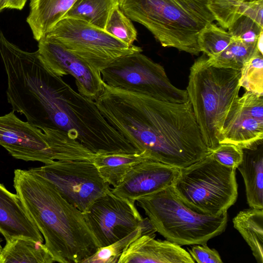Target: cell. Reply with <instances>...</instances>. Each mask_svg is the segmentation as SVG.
Returning a JSON list of instances; mask_svg holds the SVG:
<instances>
[{"instance_id": "cell-23", "label": "cell", "mask_w": 263, "mask_h": 263, "mask_svg": "<svg viewBox=\"0 0 263 263\" xmlns=\"http://www.w3.org/2000/svg\"><path fill=\"white\" fill-rule=\"evenodd\" d=\"M117 5L115 0H77L64 18L80 20L104 30L111 10Z\"/></svg>"}, {"instance_id": "cell-32", "label": "cell", "mask_w": 263, "mask_h": 263, "mask_svg": "<svg viewBox=\"0 0 263 263\" xmlns=\"http://www.w3.org/2000/svg\"><path fill=\"white\" fill-rule=\"evenodd\" d=\"M189 253L195 261L198 263H222L223 261L218 252L214 249H210L206 243L195 245Z\"/></svg>"}, {"instance_id": "cell-17", "label": "cell", "mask_w": 263, "mask_h": 263, "mask_svg": "<svg viewBox=\"0 0 263 263\" xmlns=\"http://www.w3.org/2000/svg\"><path fill=\"white\" fill-rule=\"evenodd\" d=\"M0 233L8 242L25 238L44 242L43 237L25 210L18 196L0 183Z\"/></svg>"}, {"instance_id": "cell-15", "label": "cell", "mask_w": 263, "mask_h": 263, "mask_svg": "<svg viewBox=\"0 0 263 263\" xmlns=\"http://www.w3.org/2000/svg\"><path fill=\"white\" fill-rule=\"evenodd\" d=\"M179 172L178 168L146 160L137 164L111 191L120 197L136 202L140 198L172 186Z\"/></svg>"}, {"instance_id": "cell-33", "label": "cell", "mask_w": 263, "mask_h": 263, "mask_svg": "<svg viewBox=\"0 0 263 263\" xmlns=\"http://www.w3.org/2000/svg\"><path fill=\"white\" fill-rule=\"evenodd\" d=\"M263 0H252L244 2L240 8L239 14L246 16L263 28Z\"/></svg>"}, {"instance_id": "cell-30", "label": "cell", "mask_w": 263, "mask_h": 263, "mask_svg": "<svg viewBox=\"0 0 263 263\" xmlns=\"http://www.w3.org/2000/svg\"><path fill=\"white\" fill-rule=\"evenodd\" d=\"M228 32L234 39L246 44L256 45L257 39L263 28L260 27L250 18L241 16L228 28Z\"/></svg>"}, {"instance_id": "cell-21", "label": "cell", "mask_w": 263, "mask_h": 263, "mask_svg": "<svg viewBox=\"0 0 263 263\" xmlns=\"http://www.w3.org/2000/svg\"><path fill=\"white\" fill-rule=\"evenodd\" d=\"M234 227L250 247L258 263H263V209L240 211L233 219Z\"/></svg>"}, {"instance_id": "cell-35", "label": "cell", "mask_w": 263, "mask_h": 263, "mask_svg": "<svg viewBox=\"0 0 263 263\" xmlns=\"http://www.w3.org/2000/svg\"><path fill=\"white\" fill-rule=\"evenodd\" d=\"M263 47V31L261 32L256 42V48L261 53Z\"/></svg>"}, {"instance_id": "cell-34", "label": "cell", "mask_w": 263, "mask_h": 263, "mask_svg": "<svg viewBox=\"0 0 263 263\" xmlns=\"http://www.w3.org/2000/svg\"><path fill=\"white\" fill-rule=\"evenodd\" d=\"M27 0H3L4 8L22 10Z\"/></svg>"}, {"instance_id": "cell-27", "label": "cell", "mask_w": 263, "mask_h": 263, "mask_svg": "<svg viewBox=\"0 0 263 263\" xmlns=\"http://www.w3.org/2000/svg\"><path fill=\"white\" fill-rule=\"evenodd\" d=\"M239 84L246 91L263 96V54L257 49L241 68Z\"/></svg>"}, {"instance_id": "cell-36", "label": "cell", "mask_w": 263, "mask_h": 263, "mask_svg": "<svg viewBox=\"0 0 263 263\" xmlns=\"http://www.w3.org/2000/svg\"><path fill=\"white\" fill-rule=\"evenodd\" d=\"M4 6L3 4V0H0V12L4 9Z\"/></svg>"}, {"instance_id": "cell-22", "label": "cell", "mask_w": 263, "mask_h": 263, "mask_svg": "<svg viewBox=\"0 0 263 263\" xmlns=\"http://www.w3.org/2000/svg\"><path fill=\"white\" fill-rule=\"evenodd\" d=\"M54 261L44 243L15 238L3 248L1 263H52Z\"/></svg>"}, {"instance_id": "cell-26", "label": "cell", "mask_w": 263, "mask_h": 263, "mask_svg": "<svg viewBox=\"0 0 263 263\" xmlns=\"http://www.w3.org/2000/svg\"><path fill=\"white\" fill-rule=\"evenodd\" d=\"M232 40L228 31L212 23L200 32L197 41L201 52L209 58H215L229 46Z\"/></svg>"}, {"instance_id": "cell-7", "label": "cell", "mask_w": 263, "mask_h": 263, "mask_svg": "<svg viewBox=\"0 0 263 263\" xmlns=\"http://www.w3.org/2000/svg\"><path fill=\"white\" fill-rule=\"evenodd\" d=\"M236 168L223 166L210 154L180 169L172 187L181 200L201 214L220 216L236 202Z\"/></svg>"}, {"instance_id": "cell-2", "label": "cell", "mask_w": 263, "mask_h": 263, "mask_svg": "<svg viewBox=\"0 0 263 263\" xmlns=\"http://www.w3.org/2000/svg\"><path fill=\"white\" fill-rule=\"evenodd\" d=\"M95 102L107 122L152 160L180 169L212 153L189 100L183 103L162 101L103 82Z\"/></svg>"}, {"instance_id": "cell-37", "label": "cell", "mask_w": 263, "mask_h": 263, "mask_svg": "<svg viewBox=\"0 0 263 263\" xmlns=\"http://www.w3.org/2000/svg\"><path fill=\"white\" fill-rule=\"evenodd\" d=\"M119 6L123 3L124 0H115Z\"/></svg>"}, {"instance_id": "cell-6", "label": "cell", "mask_w": 263, "mask_h": 263, "mask_svg": "<svg viewBox=\"0 0 263 263\" xmlns=\"http://www.w3.org/2000/svg\"><path fill=\"white\" fill-rule=\"evenodd\" d=\"M136 201L156 232L180 246L205 244L227 227V212L220 216L197 213L181 200L172 186Z\"/></svg>"}, {"instance_id": "cell-14", "label": "cell", "mask_w": 263, "mask_h": 263, "mask_svg": "<svg viewBox=\"0 0 263 263\" xmlns=\"http://www.w3.org/2000/svg\"><path fill=\"white\" fill-rule=\"evenodd\" d=\"M263 139V96L246 91L230 108L220 132L219 143L249 148Z\"/></svg>"}, {"instance_id": "cell-9", "label": "cell", "mask_w": 263, "mask_h": 263, "mask_svg": "<svg viewBox=\"0 0 263 263\" xmlns=\"http://www.w3.org/2000/svg\"><path fill=\"white\" fill-rule=\"evenodd\" d=\"M100 73L103 81L112 87L173 103L189 100L186 90L171 82L163 67L142 52L118 59Z\"/></svg>"}, {"instance_id": "cell-25", "label": "cell", "mask_w": 263, "mask_h": 263, "mask_svg": "<svg viewBox=\"0 0 263 263\" xmlns=\"http://www.w3.org/2000/svg\"><path fill=\"white\" fill-rule=\"evenodd\" d=\"M256 50V45H249L233 37L223 51L215 58H209V60L216 67L240 70Z\"/></svg>"}, {"instance_id": "cell-11", "label": "cell", "mask_w": 263, "mask_h": 263, "mask_svg": "<svg viewBox=\"0 0 263 263\" xmlns=\"http://www.w3.org/2000/svg\"><path fill=\"white\" fill-rule=\"evenodd\" d=\"M29 170L52 184L65 200L83 213L111 189L89 160H57Z\"/></svg>"}, {"instance_id": "cell-12", "label": "cell", "mask_w": 263, "mask_h": 263, "mask_svg": "<svg viewBox=\"0 0 263 263\" xmlns=\"http://www.w3.org/2000/svg\"><path fill=\"white\" fill-rule=\"evenodd\" d=\"M135 203L116 195L110 190L83 213L100 247L121 239L147 221L148 218H143Z\"/></svg>"}, {"instance_id": "cell-29", "label": "cell", "mask_w": 263, "mask_h": 263, "mask_svg": "<svg viewBox=\"0 0 263 263\" xmlns=\"http://www.w3.org/2000/svg\"><path fill=\"white\" fill-rule=\"evenodd\" d=\"M208 6L215 20L224 29L230 28L241 16L242 4L252 0H207Z\"/></svg>"}, {"instance_id": "cell-13", "label": "cell", "mask_w": 263, "mask_h": 263, "mask_svg": "<svg viewBox=\"0 0 263 263\" xmlns=\"http://www.w3.org/2000/svg\"><path fill=\"white\" fill-rule=\"evenodd\" d=\"M37 42L39 55L51 71L61 77L71 75L78 92L94 101L98 99L103 87L100 72L51 37Z\"/></svg>"}, {"instance_id": "cell-5", "label": "cell", "mask_w": 263, "mask_h": 263, "mask_svg": "<svg viewBox=\"0 0 263 263\" xmlns=\"http://www.w3.org/2000/svg\"><path fill=\"white\" fill-rule=\"evenodd\" d=\"M240 76V70L213 66L204 53L190 67L186 90L203 140L211 151L219 144L226 117L239 97Z\"/></svg>"}, {"instance_id": "cell-16", "label": "cell", "mask_w": 263, "mask_h": 263, "mask_svg": "<svg viewBox=\"0 0 263 263\" xmlns=\"http://www.w3.org/2000/svg\"><path fill=\"white\" fill-rule=\"evenodd\" d=\"M143 235L125 249L118 263H194L190 253L181 246Z\"/></svg>"}, {"instance_id": "cell-4", "label": "cell", "mask_w": 263, "mask_h": 263, "mask_svg": "<svg viewBox=\"0 0 263 263\" xmlns=\"http://www.w3.org/2000/svg\"><path fill=\"white\" fill-rule=\"evenodd\" d=\"M119 7L163 47L195 55L201 52L199 33L215 21L207 0H124Z\"/></svg>"}, {"instance_id": "cell-1", "label": "cell", "mask_w": 263, "mask_h": 263, "mask_svg": "<svg viewBox=\"0 0 263 263\" xmlns=\"http://www.w3.org/2000/svg\"><path fill=\"white\" fill-rule=\"evenodd\" d=\"M13 112L43 132L57 129L95 154L139 152L101 114L95 101L51 71L37 51H24L5 69Z\"/></svg>"}, {"instance_id": "cell-28", "label": "cell", "mask_w": 263, "mask_h": 263, "mask_svg": "<svg viewBox=\"0 0 263 263\" xmlns=\"http://www.w3.org/2000/svg\"><path fill=\"white\" fill-rule=\"evenodd\" d=\"M104 30L127 45H133L137 38V31L131 20L116 5L111 10Z\"/></svg>"}, {"instance_id": "cell-38", "label": "cell", "mask_w": 263, "mask_h": 263, "mask_svg": "<svg viewBox=\"0 0 263 263\" xmlns=\"http://www.w3.org/2000/svg\"><path fill=\"white\" fill-rule=\"evenodd\" d=\"M3 250V247L1 246V242H0V263L1 260V255H2V252Z\"/></svg>"}, {"instance_id": "cell-31", "label": "cell", "mask_w": 263, "mask_h": 263, "mask_svg": "<svg viewBox=\"0 0 263 263\" xmlns=\"http://www.w3.org/2000/svg\"><path fill=\"white\" fill-rule=\"evenodd\" d=\"M211 154L214 159L221 165L236 169L243 158L242 149L231 143H219Z\"/></svg>"}, {"instance_id": "cell-18", "label": "cell", "mask_w": 263, "mask_h": 263, "mask_svg": "<svg viewBox=\"0 0 263 263\" xmlns=\"http://www.w3.org/2000/svg\"><path fill=\"white\" fill-rule=\"evenodd\" d=\"M242 151V160L237 168L244 180L247 202L250 208L262 209V142Z\"/></svg>"}, {"instance_id": "cell-20", "label": "cell", "mask_w": 263, "mask_h": 263, "mask_svg": "<svg viewBox=\"0 0 263 263\" xmlns=\"http://www.w3.org/2000/svg\"><path fill=\"white\" fill-rule=\"evenodd\" d=\"M148 159L145 152L96 154L92 162L104 180L114 187L137 164Z\"/></svg>"}, {"instance_id": "cell-3", "label": "cell", "mask_w": 263, "mask_h": 263, "mask_svg": "<svg viewBox=\"0 0 263 263\" xmlns=\"http://www.w3.org/2000/svg\"><path fill=\"white\" fill-rule=\"evenodd\" d=\"M13 186L54 262L82 263L100 247L84 213L46 179L29 170L16 169Z\"/></svg>"}, {"instance_id": "cell-10", "label": "cell", "mask_w": 263, "mask_h": 263, "mask_svg": "<svg viewBox=\"0 0 263 263\" xmlns=\"http://www.w3.org/2000/svg\"><path fill=\"white\" fill-rule=\"evenodd\" d=\"M45 36L55 40L99 72L124 55L142 51L141 47L126 45L104 30L69 17L60 20Z\"/></svg>"}, {"instance_id": "cell-8", "label": "cell", "mask_w": 263, "mask_h": 263, "mask_svg": "<svg viewBox=\"0 0 263 263\" xmlns=\"http://www.w3.org/2000/svg\"><path fill=\"white\" fill-rule=\"evenodd\" d=\"M0 146L17 159L44 164L57 160H90L92 153L61 130L43 132L11 111L0 116Z\"/></svg>"}, {"instance_id": "cell-19", "label": "cell", "mask_w": 263, "mask_h": 263, "mask_svg": "<svg viewBox=\"0 0 263 263\" xmlns=\"http://www.w3.org/2000/svg\"><path fill=\"white\" fill-rule=\"evenodd\" d=\"M77 0H30L26 21L37 41L60 20Z\"/></svg>"}, {"instance_id": "cell-24", "label": "cell", "mask_w": 263, "mask_h": 263, "mask_svg": "<svg viewBox=\"0 0 263 263\" xmlns=\"http://www.w3.org/2000/svg\"><path fill=\"white\" fill-rule=\"evenodd\" d=\"M156 230L148 218L142 225L129 234L108 246L99 247L82 263H118L125 249L136 239L143 235L156 236Z\"/></svg>"}]
</instances>
